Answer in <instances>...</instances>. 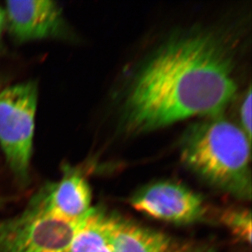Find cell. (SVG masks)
Wrapping results in <instances>:
<instances>
[{"label": "cell", "instance_id": "5b68a950", "mask_svg": "<svg viewBox=\"0 0 252 252\" xmlns=\"http://www.w3.org/2000/svg\"><path fill=\"white\" fill-rule=\"evenodd\" d=\"M139 212L173 224H188L202 220L207 206L202 197L188 187L173 181H159L141 189L131 197Z\"/></svg>", "mask_w": 252, "mask_h": 252}, {"label": "cell", "instance_id": "8fae6325", "mask_svg": "<svg viewBox=\"0 0 252 252\" xmlns=\"http://www.w3.org/2000/svg\"><path fill=\"white\" fill-rule=\"evenodd\" d=\"M172 252H207L202 248L190 247V246H180L175 249Z\"/></svg>", "mask_w": 252, "mask_h": 252}, {"label": "cell", "instance_id": "30bf717a", "mask_svg": "<svg viewBox=\"0 0 252 252\" xmlns=\"http://www.w3.org/2000/svg\"><path fill=\"white\" fill-rule=\"evenodd\" d=\"M240 127L247 135L249 140H252V88H248L239 109Z\"/></svg>", "mask_w": 252, "mask_h": 252}, {"label": "cell", "instance_id": "8992f818", "mask_svg": "<svg viewBox=\"0 0 252 252\" xmlns=\"http://www.w3.org/2000/svg\"><path fill=\"white\" fill-rule=\"evenodd\" d=\"M5 28L17 43L63 38L68 33L62 8L52 0L7 1Z\"/></svg>", "mask_w": 252, "mask_h": 252}, {"label": "cell", "instance_id": "9c48e42d", "mask_svg": "<svg viewBox=\"0 0 252 252\" xmlns=\"http://www.w3.org/2000/svg\"><path fill=\"white\" fill-rule=\"evenodd\" d=\"M220 221L246 243L252 242V214L246 209H229L222 213Z\"/></svg>", "mask_w": 252, "mask_h": 252}, {"label": "cell", "instance_id": "52a82bcc", "mask_svg": "<svg viewBox=\"0 0 252 252\" xmlns=\"http://www.w3.org/2000/svg\"><path fill=\"white\" fill-rule=\"evenodd\" d=\"M37 193L51 212L70 220H83L93 212L92 190L83 172L65 165L61 180Z\"/></svg>", "mask_w": 252, "mask_h": 252}, {"label": "cell", "instance_id": "ba28073f", "mask_svg": "<svg viewBox=\"0 0 252 252\" xmlns=\"http://www.w3.org/2000/svg\"><path fill=\"white\" fill-rule=\"evenodd\" d=\"M114 252H172L178 244L159 231L117 217Z\"/></svg>", "mask_w": 252, "mask_h": 252}, {"label": "cell", "instance_id": "277c9868", "mask_svg": "<svg viewBox=\"0 0 252 252\" xmlns=\"http://www.w3.org/2000/svg\"><path fill=\"white\" fill-rule=\"evenodd\" d=\"M38 84L29 80L0 92V148L17 181H30Z\"/></svg>", "mask_w": 252, "mask_h": 252}, {"label": "cell", "instance_id": "4fadbf2b", "mask_svg": "<svg viewBox=\"0 0 252 252\" xmlns=\"http://www.w3.org/2000/svg\"><path fill=\"white\" fill-rule=\"evenodd\" d=\"M7 199H6V197H3L2 195H0V209L3 207L6 203H7Z\"/></svg>", "mask_w": 252, "mask_h": 252}, {"label": "cell", "instance_id": "6da1fadb", "mask_svg": "<svg viewBox=\"0 0 252 252\" xmlns=\"http://www.w3.org/2000/svg\"><path fill=\"white\" fill-rule=\"evenodd\" d=\"M232 43L218 31L171 36L148 56L129 82L122 121L141 134L193 116H217L237 93Z\"/></svg>", "mask_w": 252, "mask_h": 252}, {"label": "cell", "instance_id": "3957f363", "mask_svg": "<svg viewBox=\"0 0 252 252\" xmlns=\"http://www.w3.org/2000/svg\"><path fill=\"white\" fill-rule=\"evenodd\" d=\"M86 219L57 216L36 193L23 212L0 220V252H67Z\"/></svg>", "mask_w": 252, "mask_h": 252}, {"label": "cell", "instance_id": "7a4b0ae2", "mask_svg": "<svg viewBox=\"0 0 252 252\" xmlns=\"http://www.w3.org/2000/svg\"><path fill=\"white\" fill-rule=\"evenodd\" d=\"M186 167L207 184L241 199L252 196L251 140L220 115L191 124L181 140Z\"/></svg>", "mask_w": 252, "mask_h": 252}, {"label": "cell", "instance_id": "7c38bea8", "mask_svg": "<svg viewBox=\"0 0 252 252\" xmlns=\"http://www.w3.org/2000/svg\"><path fill=\"white\" fill-rule=\"evenodd\" d=\"M5 29V17L3 8L0 6V45L2 41V35L3 30Z\"/></svg>", "mask_w": 252, "mask_h": 252}]
</instances>
